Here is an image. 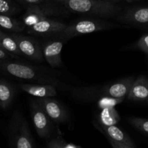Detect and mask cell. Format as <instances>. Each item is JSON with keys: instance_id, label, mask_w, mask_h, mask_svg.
Instances as JSON below:
<instances>
[{"instance_id": "1", "label": "cell", "mask_w": 148, "mask_h": 148, "mask_svg": "<svg viewBox=\"0 0 148 148\" xmlns=\"http://www.w3.org/2000/svg\"><path fill=\"white\" fill-rule=\"evenodd\" d=\"M64 7L72 12L98 17H114L121 11V7L107 0H68L62 1Z\"/></svg>"}, {"instance_id": "2", "label": "cell", "mask_w": 148, "mask_h": 148, "mask_svg": "<svg viewBox=\"0 0 148 148\" xmlns=\"http://www.w3.org/2000/svg\"><path fill=\"white\" fill-rule=\"evenodd\" d=\"M0 72L18 79L34 81L38 83L51 84L56 87L59 84L58 79L46 75L38 67L10 59L0 60Z\"/></svg>"}, {"instance_id": "3", "label": "cell", "mask_w": 148, "mask_h": 148, "mask_svg": "<svg viewBox=\"0 0 148 148\" xmlns=\"http://www.w3.org/2000/svg\"><path fill=\"white\" fill-rule=\"evenodd\" d=\"M7 137L12 147L32 148L36 145L28 123L19 111H14L10 118L7 127Z\"/></svg>"}, {"instance_id": "4", "label": "cell", "mask_w": 148, "mask_h": 148, "mask_svg": "<svg viewBox=\"0 0 148 148\" xmlns=\"http://www.w3.org/2000/svg\"><path fill=\"white\" fill-rule=\"evenodd\" d=\"M116 25L101 19L85 18L75 20L57 36L58 38L69 40L75 36L95 33L116 27Z\"/></svg>"}, {"instance_id": "5", "label": "cell", "mask_w": 148, "mask_h": 148, "mask_svg": "<svg viewBox=\"0 0 148 148\" xmlns=\"http://www.w3.org/2000/svg\"><path fill=\"white\" fill-rule=\"evenodd\" d=\"M30 115L38 135L43 139H49L53 132L51 120L50 119L37 100L30 103Z\"/></svg>"}, {"instance_id": "6", "label": "cell", "mask_w": 148, "mask_h": 148, "mask_svg": "<svg viewBox=\"0 0 148 148\" xmlns=\"http://www.w3.org/2000/svg\"><path fill=\"white\" fill-rule=\"evenodd\" d=\"M16 39L23 56L37 62H42L44 59L43 49L38 41L31 36L21 33H10Z\"/></svg>"}, {"instance_id": "7", "label": "cell", "mask_w": 148, "mask_h": 148, "mask_svg": "<svg viewBox=\"0 0 148 148\" xmlns=\"http://www.w3.org/2000/svg\"><path fill=\"white\" fill-rule=\"evenodd\" d=\"M66 26L67 25L60 20L47 17L39 20L30 27H26L25 30L28 34L33 36L50 37L57 36L66 28Z\"/></svg>"}, {"instance_id": "8", "label": "cell", "mask_w": 148, "mask_h": 148, "mask_svg": "<svg viewBox=\"0 0 148 148\" xmlns=\"http://www.w3.org/2000/svg\"><path fill=\"white\" fill-rule=\"evenodd\" d=\"M58 14L59 10L53 6L43 5L41 4H32L27 7L26 12L23 16L22 21L26 28L33 25L39 20L56 16Z\"/></svg>"}, {"instance_id": "9", "label": "cell", "mask_w": 148, "mask_h": 148, "mask_svg": "<svg viewBox=\"0 0 148 148\" xmlns=\"http://www.w3.org/2000/svg\"><path fill=\"white\" fill-rule=\"evenodd\" d=\"M36 100L53 122L60 124L66 122L69 120V115L67 110L61 103L53 99V97L37 98Z\"/></svg>"}, {"instance_id": "10", "label": "cell", "mask_w": 148, "mask_h": 148, "mask_svg": "<svg viewBox=\"0 0 148 148\" xmlns=\"http://www.w3.org/2000/svg\"><path fill=\"white\" fill-rule=\"evenodd\" d=\"M100 130L114 148H135L137 145L132 139L116 125L101 127Z\"/></svg>"}, {"instance_id": "11", "label": "cell", "mask_w": 148, "mask_h": 148, "mask_svg": "<svg viewBox=\"0 0 148 148\" xmlns=\"http://www.w3.org/2000/svg\"><path fill=\"white\" fill-rule=\"evenodd\" d=\"M64 46L62 39L49 40L42 46L43 54L46 62L53 68H59L62 66V51Z\"/></svg>"}, {"instance_id": "12", "label": "cell", "mask_w": 148, "mask_h": 148, "mask_svg": "<svg viewBox=\"0 0 148 148\" xmlns=\"http://www.w3.org/2000/svg\"><path fill=\"white\" fill-rule=\"evenodd\" d=\"M134 80L133 77H128L106 85L101 89V97L108 96L124 99L128 95Z\"/></svg>"}, {"instance_id": "13", "label": "cell", "mask_w": 148, "mask_h": 148, "mask_svg": "<svg viewBox=\"0 0 148 148\" xmlns=\"http://www.w3.org/2000/svg\"><path fill=\"white\" fill-rule=\"evenodd\" d=\"M119 20L127 24L148 26V7H136L126 10Z\"/></svg>"}, {"instance_id": "14", "label": "cell", "mask_w": 148, "mask_h": 148, "mask_svg": "<svg viewBox=\"0 0 148 148\" xmlns=\"http://www.w3.org/2000/svg\"><path fill=\"white\" fill-rule=\"evenodd\" d=\"M19 88L23 92L36 98H50L56 95V86L51 84H20Z\"/></svg>"}, {"instance_id": "15", "label": "cell", "mask_w": 148, "mask_h": 148, "mask_svg": "<svg viewBox=\"0 0 148 148\" xmlns=\"http://www.w3.org/2000/svg\"><path fill=\"white\" fill-rule=\"evenodd\" d=\"M127 98L133 101H147L148 78L145 75H140L134 79Z\"/></svg>"}, {"instance_id": "16", "label": "cell", "mask_w": 148, "mask_h": 148, "mask_svg": "<svg viewBox=\"0 0 148 148\" xmlns=\"http://www.w3.org/2000/svg\"><path fill=\"white\" fill-rule=\"evenodd\" d=\"M16 94V88L9 81L0 77V108L7 110L12 103Z\"/></svg>"}, {"instance_id": "17", "label": "cell", "mask_w": 148, "mask_h": 148, "mask_svg": "<svg viewBox=\"0 0 148 148\" xmlns=\"http://www.w3.org/2000/svg\"><path fill=\"white\" fill-rule=\"evenodd\" d=\"M0 28L10 33H22L25 30V25L23 21L14 18L12 15L0 13Z\"/></svg>"}, {"instance_id": "18", "label": "cell", "mask_w": 148, "mask_h": 148, "mask_svg": "<svg viewBox=\"0 0 148 148\" xmlns=\"http://www.w3.org/2000/svg\"><path fill=\"white\" fill-rule=\"evenodd\" d=\"M121 120L115 107H106L101 109L99 114V122L101 127L116 125Z\"/></svg>"}, {"instance_id": "19", "label": "cell", "mask_w": 148, "mask_h": 148, "mask_svg": "<svg viewBox=\"0 0 148 148\" xmlns=\"http://www.w3.org/2000/svg\"><path fill=\"white\" fill-rule=\"evenodd\" d=\"M0 47L15 56H23L17 40L11 33H0Z\"/></svg>"}, {"instance_id": "20", "label": "cell", "mask_w": 148, "mask_h": 148, "mask_svg": "<svg viewBox=\"0 0 148 148\" xmlns=\"http://www.w3.org/2000/svg\"><path fill=\"white\" fill-rule=\"evenodd\" d=\"M46 147L48 148H82L81 145L69 143L62 136H58L47 141Z\"/></svg>"}, {"instance_id": "21", "label": "cell", "mask_w": 148, "mask_h": 148, "mask_svg": "<svg viewBox=\"0 0 148 148\" xmlns=\"http://www.w3.org/2000/svg\"><path fill=\"white\" fill-rule=\"evenodd\" d=\"M20 8L14 0H0V13L14 15L20 12Z\"/></svg>"}, {"instance_id": "22", "label": "cell", "mask_w": 148, "mask_h": 148, "mask_svg": "<svg viewBox=\"0 0 148 148\" xmlns=\"http://www.w3.org/2000/svg\"><path fill=\"white\" fill-rule=\"evenodd\" d=\"M128 122L139 131L148 134V119L138 117H130L127 119Z\"/></svg>"}, {"instance_id": "23", "label": "cell", "mask_w": 148, "mask_h": 148, "mask_svg": "<svg viewBox=\"0 0 148 148\" xmlns=\"http://www.w3.org/2000/svg\"><path fill=\"white\" fill-rule=\"evenodd\" d=\"M122 98H116L112 97L103 96L101 97L98 101V105L101 109L106 107H115L123 101Z\"/></svg>"}, {"instance_id": "24", "label": "cell", "mask_w": 148, "mask_h": 148, "mask_svg": "<svg viewBox=\"0 0 148 148\" xmlns=\"http://www.w3.org/2000/svg\"><path fill=\"white\" fill-rule=\"evenodd\" d=\"M134 46L148 55V33L143 35L134 44Z\"/></svg>"}, {"instance_id": "25", "label": "cell", "mask_w": 148, "mask_h": 148, "mask_svg": "<svg viewBox=\"0 0 148 148\" xmlns=\"http://www.w3.org/2000/svg\"><path fill=\"white\" fill-rule=\"evenodd\" d=\"M13 58H17V56L11 54L7 51L4 50L2 48L0 47V60H6V59H11Z\"/></svg>"}, {"instance_id": "26", "label": "cell", "mask_w": 148, "mask_h": 148, "mask_svg": "<svg viewBox=\"0 0 148 148\" xmlns=\"http://www.w3.org/2000/svg\"><path fill=\"white\" fill-rule=\"evenodd\" d=\"M20 2V4H23L24 5L28 6L32 5V4H40L43 0H15Z\"/></svg>"}, {"instance_id": "27", "label": "cell", "mask_w": 148, "mask_h": 148, "mask_svg": "<svg viewBox=\"0 0 148 148\" xmlns=\"http://www.w3.org/2000/svg\"><path fill=\"white\" fill-rule=\"evenodd\" d=\"M126 1H127V2H132V1H136V0H126Z\"/></svg>"}, {"instance_id": "28", "label": "cell", "mask_w": 148, "mask_h": 148, "mask_svg": "<svg viewBox=\"0 0 148 148\" xmlns=\"http://www.w3.org/2000/svg\"><path fill=\"white\" fill-rule=\"evenodd\" d=\"M57 1H68V0H57Z\"/></svg>"}, {"instance_id": "29", "label": "cell", "mask_w": 148, "mask_h": 148, "mask_svg": "<svg viewBox=\"0 0 148 148\" xmlns=\"http://www.w3.org/2000/svg\"><path fill=\"white\" fill-rule=\"evenodd\" d=\"M107 1H116V0H107Z\"/></svg>"}, {"instance_id": "30", "label": "cell", "mask_w": 148, "mask_h": 148, "mask_svg": "<svg viewBox=\"0 0 148 148\" xmlns=\"http://www.w3.org/2000/svg\"><path fill=\"white\" fill-rule=\"evenodd\" d=\"M1 28H0V33H1Z\"/></svg>"}, {"instance_id": "31", "label": "cell", "mask_w": 148, "mask_h": 148, "mask_svg": "<svg viewBox=\"0 0 148 148\" xmlns=\"http://www.w3.org/2000/svg\"><path fill=\"white\" fill-rule=\"evenodd\" d=\"M147 103H148V100H147Z\"/></svg>"}]
</instances>
